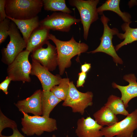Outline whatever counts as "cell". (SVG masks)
<instances>
[{"label": "cell", "instance_id": "cell-1", "mask_svg": "<svg viewBox=\"0 0 137 137\" xmlns=\"http://www.w3.org/2000/svg\"><path fill=\"white\" fill-rule=\"evenodd\" d=\"M49 40H52L56 46L58 54V66L60 75L63 74L65 68L70 66L71 60L73 57L86 52L89 48L87 44L77 42L73 36L67 41L60 40L52 34H49Z\"/></svg>", "mask_w": 137, "mask_h": 137}, {"label": "cell", "instance_id": "cell-2", "mask_svg": "<svg viewBox=\"0 0 137 137\" xmlns=\"http://www.w3.org/2000/svg\"><path fill=\"white\" fill-rule=\"evenodd\" d=\"M43 6V0H6L5 11L12 18L26 20L37 16Z\"/></svg>", "mask_w": 137, "mask_h": 137}, {"label": "cell", "instance_id": "cell-3", "mask_svg": "<svg viewBox=\"0 0 137 137\" xmlns=\"http://www.w3.org/2000/svg\"><path fill=\"white\" fill-rule=\"evenodd\" d=\"M21 130L27 136H39L44 132H52L57 129L56 120L44 116H31L23 112Z\"/></svg>", "mask_w": 137, "mask_h": 137}, {"label": "cell", "instance_id": "cell-4", "mask_svg": "<svg viewBox=\"0 0 137 137\" xmlns=\"http://www.w3.org/2000/svg\"><path fill=\"white\" fill-rule=\"evenodd\" d=\"M99 0H69L70 5L76 7L80 16V21L83 25V38L86 40L91 24L98 19L97 6Z\"/></svg>", "mask_w": 137, "mask_h": 137}, {"label": "cell", "instance_id": "cell-5", "mask_svg": "<svg viewBox=\"0 0 137 137\" xmlns=\"http://www.w3.org/2000/svg\"><path fill=\"white\" fill-rule=\"evenodd\" d=\"M10 41L6 48L1 50L2 61L8 65L11 63L26 48V43L19 32L18 28L12 21L8 31Z\"/></svg>", "mask_w": 137, "mask_h": 137}, {"label": "cell", "instance_id": "cell-6", "mask_svg": "<svg viewBox=\"0 0 137 137\" xmlns=\"http://www.w3.org/2000/svg\"><path fill=\"white\" fill-rule=\"evenodd\" d=\"M100 20L104 26L103 34L100 39V43L96 49L88 53H104L111 56L116 64H122L123 61L117 54L112 42L113 36L116 35L119 33L118 30L116 28L114 27L111 29L109 27L108 23L110 19L104 13L101 16Z\"/></svg>", "mask_w": 137, "mask_h": 137}, {"label": "cell", "instance_id": "cell-7", "mask_svg": "<svg viewBox=\"0 0 137 137\" xmlns=\"http://www.w3.org/2000/svg\"><path fill=\"white\" fill-rule=\"evenodd\" d=\"M30 52L25 50L20 53L10 64L8 65L7 73L13 81L30 82L31 64L28 60Z\"/></svg>", "mask_w": 137, "mask_h": 137}, {"label": "cell", "instance_id": "cell-8", "mask_svg": "<svg viewBox=\"0 0 137 137\" xmlns=\"http://www.w3.org/2000/svg\"><path fill=\"white\" fill-rule=\"evenodd\" d=\"M93 97V94L91 92H81L77 90L73 81H71L68 94L62 105L70 107L73 112L83 115L85 109L92 105Z\"/></svg>", "mask_w": 137, "mask_h": 137}, {"label": "cell", "instance_id": "cell-9", "mask_svg": "<svg viewBox=\"0 0 137 137\" xmlns=\"http://www.w3.org/2000/svg\"><path fill=\"white\" fill-rule=\"evenodd\" d=\"M137 128V109L122 121L110 126L103 127L101 131L104 137H133Z\"/></svg>", "mask_w": 137, "mask_h": 137}, {"label": "cell", "instance_id": "cell-10", "mask_svg": "<svg viewBox=\"0 0 137 137\" xmlns=\"http://www.w3.org/2000/svg\"><path fill=\"white\" fill-rule=\"evenodd\" d=\"M80 21V19L70 14L55 12L40 21L39 26L50 30L68 32L72 25Z\"/></svg>", "mask_w": 137, "mask_h": 137}, {"label": "cell", "instance_id": "cell-11", "mask_svg": "<svg viewBox=\"0 0 137 137\" xmlns=\"http://www.w3.org/2000/svg\"><path fill=\"white\" fill-rule=\"evenodd\" d=\"M46 48L42 47L35 50L31 55L32 60H35L49 71H53L58 65V54L56 47L48 41Z\"/></svg>", "mask_w": 137, "mask_h": 137}, {"label": "cell", "instance_id": "cell-12", "mask_svg": "<svg viewBox=\"0 0 137 137\" xmlns=\"http://www.w3.org/2000/svg\"><path fill=\"white\" fill-rule=\"evenodd\" d=\"M30 75L36 76L40 81L44 91H50L54 86L60 83L62 78L58 75H55L40 63L32 60Z\"/></svg>", "mask_w": 137, "mask_h": 137}, {"label": "cell", "instance_id": "cell-13", "mask_svg": "<svg viewBox=\"0 0 137 137\" xmlns=\"http://www.w3.org/2000/svg\"><path fill=\"white\" fill-rule=\"evenodd\" d=\"M42 90L38 89L30 97L18 101L15 106L19 111L25 113L32 114L34 115H42L41 97Z\"/></svg>", "mask_w": 137, "mask_h": 137}, {"label": "cell", "instance_id": "cell-14", "mask_svg": "<svg viewBox=\"0 0 137 137\" xmlns=\"http://www.w3.org/2000/svg\"><path fill=\"white\" fill-rule=\"evenodd\" d=\"M75 133L78 137H102L103 127L90 116L78 119Z\"/></svg>", "mask_w": 137, "mask_h": 137}, {"label": "cell", "instance_id": "cell-15", "mask_svg": "<svg viewBox=\"0 0 137 137\" xmlns=\"http://www.w3.org/2000/svg\"><path fill=\"white\" fill-rule=\"evenodd\" d=\"M123 78L128 82L129 84L128 85L121 86L113 82L112 84V86L114 89H117L120 91L121 99L126 108L128 106V104L130 101L137 97V79L133 74L125 75Z\"/></svg>", "mask_w": 137, "mask_h": 137}, {"label": "cell", "instance_id": "cell-16", "mask_svg": "<svg viewBox=\"0 0 137 137\" xmlns=\"http://www.w3.org/2000/svg\"><path fill=\"white\" fill-rule=\"evenodd\" d=\"M50 30L40 26L32 32L26 43L25 50L32 53L42 47L49 40Z\"/></svg>", "mask_w": 137, "mask_h": 137}, {"label": "cell", "instance_id": "cell-17", "mask_svg": "<svg viewBox=\"0 0 137 137\" xmlns=\"http://www.w3.org/2000/svg\"><path fill=\"white\" fill-rule=\"evenodd\" d=\"M6 18L15 24L21 32L26 43L32 32L39 26L40 21L38 15L32 18L24 20L15 19L7 16Z\"/></svg>", "mask_w": 137, "mask_h": 137}, {"label": "cell", "instance_id": "cell-18", "mask_svg": "<svg viewBox=\"0 0 137 137\" xmlns=\"http://www.w3.org/2000/svg\"><path fill=\"white\" fill-rule=\"evenodd\" d=\"M93 116L97 123L102 127L110 126L119 122L116 115L105 106L95 112Z\"/></svg>", "mask_w": 137, "mask_h": 137}, {"label": "cell", "instance_id": "cell-19", "mask_svg": "<svg viewBox=\"0 0 137 137\" xmlns=\"http://www.w3.org/2000/svg\"><path fill=\"white\" fill-rule=\"evenodd\" d=\"M120 0H108L100 6L97 8L98 14L102 15L103 12L109 10L114 12L121 17L123 20L126 23H131V16L127 12H122L119 8Z\"/></svg>", "mask_w": 137, "mask_h": 137}, {"label": "cell", "instance_id": "cell-20", "mask_svg": "<svg viewBox=\"0 0 137 137\" xmlns=\"http://www.w3.org/2000/svg\"><path fill=\"white\" fill-rule=\"evenodd\" d=\"M42 116L49 117L54 108L62 100L50 91L42 90L41 97Z\"/></svg>", "mask_w": 137, "mask_h": 137}, {"label": "cell", "instance_id": "cell-21", "mask_svg": "<svg viewBox=\"0 0 137 137\" xmlns=\"http://www.w3.org/2000/svg\"><path fill=\"white\" fill-rule=\"evenodd\" d=\"M131 23L125 22L121 25V28L124 33H118L116 35L120 39L124 40L115 46L116 51L125 45L137 41V28L130 27L129 24Z\"/></svg>", "mask_w": 137, "mask_h": 137}, {"label": "cell", "instance_id": "cell-22", "mask_svg": "<svg viewBox=\"0 0 137 137\" xmlns=\"http://www.w3.org/2000/svg\"><path fill=\"white\" fill-rule=\"evenodd\" d=\"M104 106L109 108L116 115L121 114L127 116L129 114L121 97L115 95H110Z\"/></svg>", "mask_w": 137, "mask_h": 137}, {"label": "cell", "instance_id": "cell-23", "mask_svg": "<svg viewBox=\"0 0 137 137\" xmlns=\"http://www.w3.org/2000/svg\"><path fill=\"white\" fill-rule=\"evenodd\" d=\"M45 10L53 11H60L68 14L72 11L67 6L65 0H43Z\"/></svg>", "mask_w": 137, "mask_h": 137}, {"label": "cell", "instance_id": "cell-24", "mask_svg": "<svg viewBox=\"0 0 137 137\" xmlns=\"http://www.w3.org/2000/svg\"><path fill=\"white\" fill-rule=\"evenodd\" d=\"M70 82L69 79L67 78H62L58 85L54 87L50 91L58 98L64 101L68 94Z\"/></svg>", "mask_w": 137, "mask_h": 137}, {"label": "cell", "instance_id": "cell-25", "mask_svg": "<svg viewBox=\"0 0 137 137\" xmlns=\"http://www.w3.org/2000/svg\"><path fill=\"white\" fill-rule=\"evenodd\" d=\"M17 126L15 121L7 117L0 110V137L2 135V132L5 128H9L12 130L17 128Z\"/></svg>", "mask_w": 137, "mask_h": 137}, {"label": "cell", "instance_id": "cell-26", "mask_svg": "<svg viewBox=\"0 0 137 137\" xmlns=\"http://www.w3.org/2000/svg\"><path fill=\"white\" fill-rule=\"evenodd\" d=\"M10 20L6 18L0 22V44L6 40L9 36L8 31L11 22Z\"/></svg>", "mask_w": 137, "mask_h": 137}, {"label": "cell", "instance_id": "cell-27", "mask_svg": "<svg viewBox=\"0 0 137 137\" xmlns=\"http://www.w3.org/2000/svg\"><path fill=\"white\" fill-rule=\"evenodd\" d=\"M11 81V79L7 76L5 79L0 84V90H2L6 95L8 93V87Z\"/></svg>", "mask_w": 137, "mask_h": 137}, {"label": "cell", "instance_id": "cell-28", "mask_svg": "<svg viewBox=\"0 0 137 137\" xmlns=\"http://www.w3.org/2000/svg\"><path fill=\"white\" fill-rule=\"evenodd\" d=\"M6 0H0V22L4 20L7 17L5 11Z\"/></svg>", "mask_w": 137, "mask_h": 137}, {"label": "cell", "instance_id": "cell-29", "mask_svg": "<svg viewBox=\"0 0 137 137\" xmlns=\"http://www.w3.org/2000/svg\"><path fill=\"white\" fill-rule=\"evenodd\" d=\"M87 73L81 72L78 74V79L77 81L76 87L77 88L83 87L85 82Z\"/></svg>", "mask_w": 137, "mask_h": 137}, {"label": "cell", "instance_id": "cell-30", "mask_svg": "<svg viewBox=\"0 0 137 137\" xmlns=\"http://www.w3.org/2000/svg\"><path fill=\"white\" fill-rule=\"evenodd\" d=\"M12 130L13 133L11 135L7 136L2 135L1 137H26L21 133L18 128L13 129Z\"/></svg>", "mask_w": 137, "mask_h": 137}, {"label": "cell", "instance_id": "cell-31", "mask_svg": "<svg viewBox=\"0 0 137 137\" xmlns=\"http://www.w3.org/2000/svg\"><path fill=\"white\" fill-rule=\"evenodd\" d=\"M91 67L90 64L85 63L81 66V72L86 73L90 70Z\"/></svg>", "mask_w": 137, "mask_h": 137}, {"label": "cell", "instance_id": "cell-32", "mask_svg": "<svg viewBox=\"0 0 137 137\" xmlns=\"http://www.w3.org/2000/svg\"><path fill=\"white\" fill-rule=\"evenodd\" d=\"M52 137H56L55 134H53L52 135ZM66 137H68V135H67Z\"/></svg>", "mask_w": 137, "mask_h": 137}]
</instances>
